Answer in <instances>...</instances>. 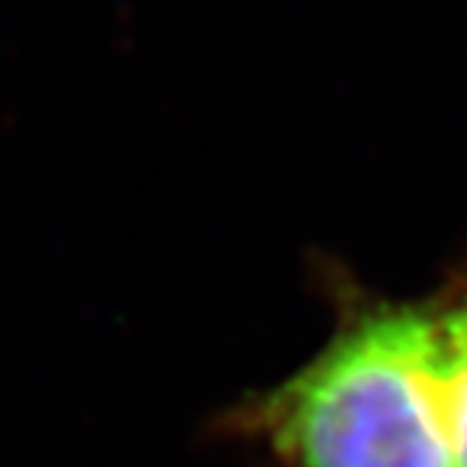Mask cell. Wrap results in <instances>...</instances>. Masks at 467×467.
Here are the masks:
<instances>
[{
  "label": "cell",
  "mask_w": 467,
  "mask_h": 467,
  "mask_svg": "<svg viewBox=\"0 0 467 467\" xmlns=\"http://www.w3.org/2000/svg\"><path fill=\"white\" fill-rule=\"evenodd\" d=\"M331 331L227 412L273 467H467V266L416 296L318 263Z\"/></svg>",
  "instance_id": "6da1fadb"
}]
</instances>
